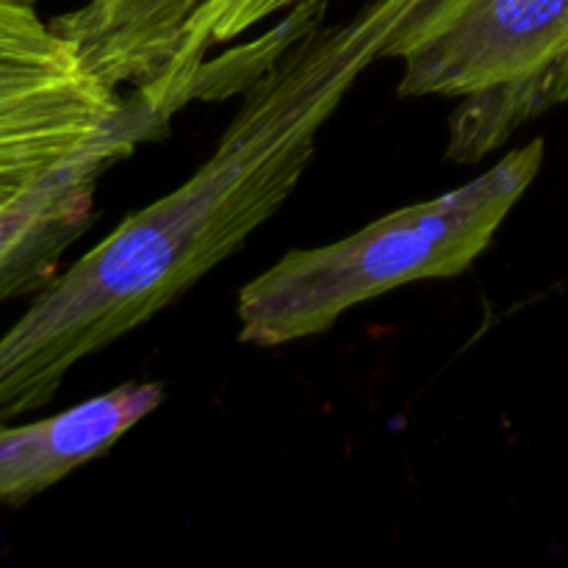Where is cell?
<instances>
[{
	"instance_id": "obj_6",
	"label": "cell",
	"mask_w": 568,
	"mask_h": 568,
	"mask_svg": "<svg viewBox=\"0 0 568 568\" xmlns=\"http://www.w3.org/2000/svg\"><path fill=\"white\" fill-rule=\"evenodd\" d=\"M209 6L211 0H87L50 26L100 81L131 87L170 120L183 105L172 92L178 55Z\"/></svg>"
},
{
	"instance_id": "obj_8",
	"label": "cell",
	"mask_w": 568,
	"mask_h": 568,
	"mask_svg": "<svg viewBox=\"0 0 568 568\" xmlns=\"http://www.w3.org/2000/svg\"><path fill=\"white\" fill-rule=\"evenodd\" d=\"M305 0H211L209 9L197 17V22L189 31L178 55L175 78H172V92L181 103H189L197 94H203V72L205 53L214 44H225L231 39L244 37L261 22L272 20L275 14H286L294 6Z\"/></svg>"
},
{
	"instance_id": "obj_5",
	"label": "cell",
	"mask_w": 568,
	"mask_h": 568,
	"mask_svg": "<svg viewBox=\"0 0 568 568\" xmlns=\"http://www.w3.org/2000/svg\"><path fill=\"white\" fill-rule=\"evenodd\" d=\"M159 128L155 122L120 128L0 205V303L37 297L61 275L64 253L94 220L98 181Z\"/></svg>"
},
{
	"instance_id": "obj_7",
	"label": "cell",
	"mask_w": 568,
	"mask_h": 568,
	"mask_svg": "<svg viewBox=\"0 0 568 568\" xmlns=\"http://www.w3.org/2000/svg\"><path fill=\"white\" fill-rule=\"evenodd\" d=\"M164 403L161 383H122L64 414L0 419V505H20L109 453Z\"/></svg>"
},
{
	"instance_id": "obj_4",
	"label": "cell",
	"mask_w": 568,
	"mask_h": 568,
	"mask_svg": "<svg viewBox=\"0 0 568 568\" xmlns=\"http://www.w3.org/2000/svg\"><path fill=\"white\" fill-rule=\"evenodd\" d=\"M133 122L170 120L100 81L33 0H0V205Z\"/></svg>"
},
{
	"instance_id": "obj_1",
	"label": "cell",
	"mask_w": 568,
	"mask_h": 568,
	"mask_svg": "<svg viewBox=\"0 0 568 568\" xmlns=\"http://www.w3.org/2000/svg\"><path fill=\"white\" fill-rule=\"evenodd\" d=\"M430 0H366L325 26L320 6L261 61L214 153L125 216L0 336V419L44 408L64 377L231 258L308 172L316 139L399 28Z\"/></svg>"
},
{
	"instance_id": "obj_2",
	"label": "cell",
	"mask_w": 568,
	"mask_h": 568,
	"mask_svg": "<svg viewBox=\"0 0 568 568\" xmlns=\"http://www.w3.org/2000/svg\"><path fill=\"white\" fill-rule=\"evenodd\" d=\"M544 153L538 136L453 192L392 211L338 242L286 253L239 292V338L281 347L331 331L349 308L399 286L464 275L536 183Z\"/></svg>"
},
{
	"instance_id": "obj_3",
	"label": "cell",
	"mask_w": 568,
	"mask_h": 568,
	"mask_svg": "<svg viewBox=\"0 0 568 568\" xmlns=\"http://www.w3.org/2000/svg\"><path fill=\"white\" fill-rule=\"evenodd\" d=\"M399 98L455 100L447 159L477 164L568 103V0H430L397 31Z\"/></svg>"
}]
</instances>
